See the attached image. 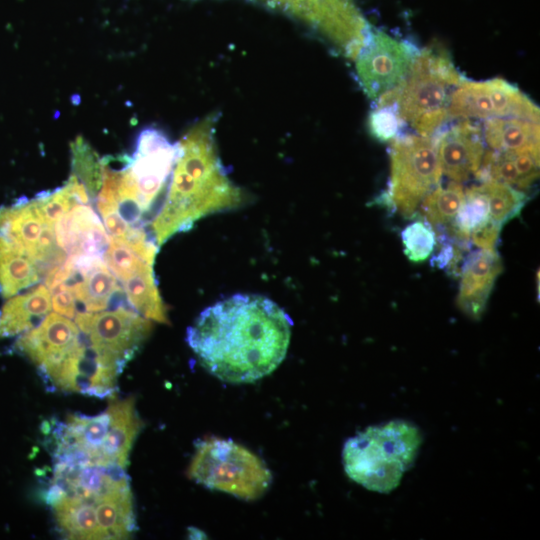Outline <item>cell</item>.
Returning <instances> with one entry per match:
<instances>
[{
	"label": "cell",
	"mask_w": 540,
	"mask_h": 540,
	"mask_svg": "<svg viewBox=\"0 0 540 540\" xmlns=\"http://www.w3.org/2000/svg\"><path fill=\"white\" fill-rule=\"evenodd\" d=\"M125 363L90 343L80 331L77 344L59 362L38 369L48 391L76 392L99 399L112 398Z\"/></svg>",
	"instance_id": "cell-9"
},
{
	"label": "cell",
	"mask_w": 540,
	"mask_h": 540,
	"mask_svg": "<svg viewBox=\"0 0 540 540\" xmlns=\"http://www.w3.org/2000/svg\"><path fill=\"white\" fill-rule=\"evenodd\" d=\"M447 115L448 119L519 117L539 122L538 106L517 86L502 78L464 79L450 97Z\"/></svg>",
	"instance_id": "cell-11"
},
{
	"label": "cell",
	"mask_w": 540,
	"mask_h": 540,
	"mask_svg": "<svg viewBox=\"0 0 540 540\" xmlns=\"http://www.w3.org/2000/svg\"><path fill=\"white\" fill-rule=\"evenodd\" d=\"M479 187L487 198L490 219L501 228L518 217L528 201L524 191L505 183L484 181Z\"/></svg>",
	"instance_id": "cell-25"
},
{
	"label": "cell",
	"mask_w": 540,
	"mask_h": 540,
	"mask_svg": "<svg viewBox=\"0 0 540 540\" xmlns=\"http://www.w3.org/2000/svg\"><path fill=\"white\" fill-rule=\"evenodd\" d=\"M34 200L46 224L53 226L78 203L67 183L62 187L38 193Z\"/></svg>",
	"instance_id": "cell-30"
},
{
	"label": "cell",
	"mask_w": 540,
	"mask_h": 540,
	"mask_svg": "<svg viewBox=\"0 0 540 540\" xmlns=\"http://www.w3.org/2000/svg\"><path fill=\"white\" fill-rule=\"evenodd\" d=\"M75 323L94 346L127 364L140 350L152 329L150 320L132 309L78 312Z\"/></svg>",
	"instance_id": "cell-12"
},
{
	"label": "cell",
	"mask_w": 540,
	"mask_h": 540,
	"mask_svg": "<svg viewBox=\"0 0 540 540\" xmlns=\"http://www.w3.org/2000/svg\"><path fill=\"white\" fill-rule=\"evenodd\" d=\"M464 79L448 51L432 44L419 50L403 83L374 105H393L404 124L431 137L448 120L450 97Z\"/></svg>",
	"instance_id": "cell-4"
},
{
	"label": "cell",
	"mask_w": 540,
	"mask_h": 540,
	"mask_svg": "<svg viewBox=\"0 0 540 540\" xmlns=\"http://www.w3.org/2000/svg\"><path fill=\"white\" fill-rule=\"evenodd\" d=\"M99 498L63 496L52 506L60 532L69 539H103L95 511Z\"/></svg>",
	"instance_id": "cell-22"
},
{
	"label": "cell",
	"mask_w": 540,
	"mask_h": 540,
	"mask_svg": "<svg viewBox=\"0 0 540 540\" xmlns=\"http://www.w3.org/2000/svg\"><path fill=\"white\" fill-rule=\"evenodd\" d=\"M300 21L339 55L355 60L371 26L354 0H252Z\"/></svg>",
	"instance_id": "cell-8"
},
{
	"label": "cell",
	"mask_w": 540,
	"mask_h": 540,
	"mask_svg": "<svg viewBox=\"0 0 540 540\" xmlns=\"http://www.w3.org/2000/svg\"><path fill=\"white\" fill-rule=\"evenodd\" d=\"M103 259L109 270L122 282L138 272L151 268L154 263L136 251L127 241L110 237Z\"/></svg>",
	"instance_id": "cell-28"
},
{
	"label": "cell",
	"mask_w": 540,
	"mask_h": 540,
	"mask_svg": "<svg viewBox=\"0 0 540 540\" xmlns=\"http://www.w3.org/2000/svg\"><path fill=\"white\" fill-rule=\"evenodd\" d=\"M188 475L209 489L244 500L261 497L272 479L258 456L232 440L217 437L198 442Z\"/></svg>",
	"instance_id": "cell-6"
},
{
	"label": "cell",
	"mask_w": 540,
	"mask_h": 540,
	"mask_svg": "<svg viewBox=\"0 0 540 540\" xmlns=\"http://www.w3.org/2000/svg\"><path fill=\"white\" fill-rule=\"evenodd\" d=\"M57 245L74 257H103L109 236L90 204L76 203L54 225Z\"/></svg>",
	"instance_id": "cell-17"
},
{
	"label": "cell",
	"mask_w": 540,
	"mask_h": 540,
	"mask_svg": "<svg viewBox=\"0 0 540 540\" xmlns=\"http://www.w3.org/2000/svg\"><path fill=\"white\" fill-rule=\"evenodd\" d=\"M178 152V142L156 127H147L139 133L132 154L115 157L111 187L121 217L142 219L150 226L163 205Z\"/></svg>",
	"instance_id": "cell-3"
},
{
	"label": "cell",
	"mask_w": 540,
	"mask_h": 540,
	"mask_svg": "<svg viewBox=\"0 0 540 540\" xmlns=\"http://www.w3.org/2000/svg\"><path fill=\"white\" fill-rule=\"evenodd\" d=\"M419 53L415 44L380 29L371 28L355 58L358 83L374 104L405 80Z\"/></svg>",
	"instance_id": "cell-10"
},
{
	"label": "cell",
	"mask_w": 540,
	"mask_h": 540,
	"mask_svg": "<svg viewBox=\"0 0 540 540\" xmlns=\"http://www.w3.org/2000/svg\"><path fill=\"white\" fill-rule=\"evenodd\" d=\"M103 539H124L137 529L131 488H117L102 495L95 504Z\"/></svg>",
	"instance_id": "cell-20"
},
{
	"label": "cell",
	"mask_w": 540,
	"mask_h": 540,
	"mask_svg": "<svg viewBox=\"0 0 540 540\" xmlns=\"http://www.w3.org/2000/svg\"><path fill=\"white\" fill-rule=\"evenodd\" d=\"M68 257L73 261L75 269L65 284L72 290L76 301L84 306L86 312H99L108 307L132 309L124 290L118 285L115 275L109 270L103 257Z\"/></svg>",
	"instance_id": "cell-14"
},
{
	"label": "cell",
	"mask_w": 540,
	"mask_h": 540,
	"mask_svg": "<svg viewBox=\"0 0 540 540\" xmlns=\"http://www.w3.org/2000/svg\"><path fill=\"white\" fill-rule=\"evenodd\" d=\"M51 294L45 284L8 298L0 309V340L36 327L51 310Z\"/></svg>",
	"instance_id": "cell-19"
},
{
	"label": "cell",
	"mask_w": 540,
	"mask_h": 540,
	"mask_svg": "<svg viewBox=\"0 0 540 540\" xmlns=\"http://www.w3.org/2000/svg\"><path fill=\"white\" fill-rule=\"evenodd\" d=\"M406 257L414 263L426 260L434 250L436 234L426 220H415L401 232Z\"/></svg>",
	"instance_id": "cell-29"
},
{
	"label": "cell",
	"mask_w": 540,
	"mask_h": 540,
	"mask_svg": "<svg viewBox=\"0 0 540 540\" xmlns=\"http://www.w3.org/2000/svg\"><path fill=\"white\" fill-rule=\"evenodd\" d=\"M213 112L178 141L175 162L163 205L149 226L157 245L187 231L206 215L236 208L244 195L228 177L218 155Z\"/></svg>",
	"instance_id": "cell-2"
},
{
	"label": "cell",
	"mask_w": 540,
	"mask_h": 540,
	"mask_svg": "<svg viewBox=\"0 0 540 540\" xmlns=\"http://www.w3.org/2000/svg\"><path fill=\"white\" fill-rule=\"evenodd\" d=\"M481 128L483 139L492 150L539 148V122L519 117H494L486 119Z\"/></svg>",
	"instance_id": "cell-21"
},
{
	"label": "cell",
	"mask_w": 540,
	"mask_h": 540,
	"mask_svg": "<svg viewBox=\"0 0 540 540\" xmlns=\"http://www.w3.org/2000/svg\"><path fill=\"white\" fill-rule=\"evenodd\" d=\"M106 410L110 415V425L101 449L102 466L117 464L125 468L133 442L142 426L135 400L133 397L113 400Z\"/></svg>",
	"instance_id": "cell-18"
},
{
	"label": "cell",
	"mask_w": 540,
	"mask_h": 540,
	"mask_svg": "<svg viewBox=\"0 0 540 540\" xmlns=\"http://www.w3.org/2000/svg\"><path fill=\"white\" fill-rule=\"evenodd\" d=\"M71 174L86 187L91 200H95L102 183L100 156L81 136L71 144Z\"/></svg>",
	"instance_id": "cell-27"
},
{
	"label": "cell",
	"mask_w": 540,
	"mask_h": 540,
	"mask_svg": "<svg viewBox=\"0 0 540 540\" xmlns=\"http://www.w3.org/2000/svg\"><path fill=\"white\" fill-rule=\"evenodd\" d=\"M80 330L70 318L48 313L34 328L20 335L14 347L38 369L59 362L77 344Z\"/></svg>",
	"instance_id": "cell-15"
},
{
	"label": "cell",
	"mask_w": 540,
	"mask_h": 540,
	"mask_svg": "<svg viewBox=\"0 0 540 540\" xmlns=\"http://www.w3.org/2000/svg\"><path fill=\"white\" fill-rule=\"evenodd\" d=\"M53 310L67 318H74L76 312V298L66 284H60L50 291Z\"/></svg>",
	"instance_id": "cell-32"
},
{
	"label": "cell",
	"mask_w": 540,
	"mask_h": 540,
	"mask_svg": "<svg viewBox=\"0 0 540 540\" xmlns=\"http://www.w3.org/2000/svg\"><path fill=\"white\" fill-rule=\"evenodd\" d=\"M434 141L442 173L464 182L478 171L484 156L482 128L463 119L439 132Z\"/></svg>",
	"instance_id": "cell-13"
},
{
	"label": "cell",
	"mask_w": 540,
	"mask_h": 540,
	"mask_svg": "<svg viewBox=\"0 0 540 540\" xmlns=\"http://www.w3.org/2000/svg\"><path fill=\"white\" fill-rule=\"evenodd\" d=\"M392 141L388 186L375 203L412 218L423 199L440 184L442 171L431 137L398 135Z\"/></svg>",
	"instance_id": "cell-7"
},
{
	"label": "cell",
	"mask_w": 540,
	"mask_h": 540,
	"mask_svg": "<svg viewBox=\"0 0 540 540\" xmlns=\"http://www.w3.org/2000/svg\"><path fill=\"white\" fill-rule=\"evenodd\" d=\"M503 263L495 249L479 248L468 254L461 265L457 306L473 319L481 318Z\"/></svg>",
	"instance_id": "cell-16"
},
{
	"label": "cell",
	"mask_w": 540,
	"mask_h": 540,
	"mask_svg": "<svg viewBox=\"0 0 540 540\" xmlns=\"http://www.w3.org/2000/svg\"><path fill=\"white\" fill-rule=\"evenodd\" d=\"M123 288L127 302L135 312L148 320L168 323L166 307L159 294L153 267L123 281Z\"/></svg>",
	"instance_id": "cell-23"
},
{
	"label": "cell",
	"mask_w": 540,
	"mask_h": 540,
	"mask_svg": "<svg viewBox=\"0 0 540 540\" xmlns=\"http://www.w3.org/2000/svg\"><path fill=\"white\" fill-rule=\"evenodd\" d=\"M421 443L419 429L407 421L370 426L344 444V470L364 488L389 493L414 464Z\"/></svg>",
	"instance_id": "cell-5"
},
{
	"label": "cell",
	"mask_w": 540,
	"mask_h": 540,
	"mask_svg": "<svg viewBox=\"0 0 540 540\" xmlns=\"http://www.w3.org/2000/svg\"><path fill=\"white\" fill-rule=\"evenodd\" d=\"M465 191L460 182L450 181L438 185L421 202L420 211L425 220L436 229H447L464 204Z\"/></svg>",
	"instance_id": "cell-24"
},
{
	"label": "cell",
	"mask_w": 540,
	"mask_h": 540,
	"mask_svg": "<svg viewBox=\"0 0 540 540\" xmlns=\"http://www.w3.org/2000/svg\"><path fill=\"white\" fill-rule=\"evenodd\" d=\"M404 124L393 105L375 106L368 118L370 133L379 141L394 140Z\"/></svg>",
	"instance_id": "cell-31"
},
{
	"label": "cell",
	"mask_w": 540,
	"mask_h": 540,
	"mask_svg": "<svg viewBox=\"0 0 540 540\" xmlns=\"http://www.w3.org/2000/svg\"><path fill=\"white\" fill-rule=\"evenodd\" d=\"M36 265L23 255L0 256V294L8 299L39 282Z\"/></svg>",
	"instance_id": "cell-26"
},
{
	"label": "cell",
	"mask_w": 540,
	"mask_h": 540,
	"mask_svg": "<svg viewBox=\"0 0 540 540\" xmlns=\"http://www.w3.org/2000/svg\"><path fill=\"white\" fill-rule=\"evenodd\" d=\"M289 315L271 299L235 294L203 310L186 340L201 365L228 383H251L284 360L291 337Z\"/></svg>",
	"instance_id": "cell-1"
}]
</instances>
